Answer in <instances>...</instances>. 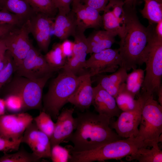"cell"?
I'll return each mask as SVG.
<instances>
[{"mask_svg": "<svg viewBox=\"0 0 162 162\" xmlns=\"http://www.w3.org/2000/svg\"><path fill=\"white\" fill-rule=\"evenodd\" d=\"M155 25L147 27L148 39L142 56V62L146 64V74L141 88L143 93L149 94L157 92L161 85L162 39L155 32Z\"/></svg>", "mask_w": 162, "mask_h": 162, "instance_id": "obj_3", "label": "cell"}, {"mask_svg": "<svg viewBox=\"0 0 162 162\" xmlns=\"http://www.w3.org/2000/svg\"><path fill=\"white\" fill-rule=\"evenodd\" d=\"M122 65L118 49L110 48L92 53L86 60L84 69H88L91 77L106 73H113Z\"/></svg>", "mask_w": 162, "mask_h": 162, "instance_id": "obj_11", "label": "cell"}, {"mask_svg": "<svg viewBox=\"0 0 162 162\" xmlns=\"http://www.w3.org/2000/svg\"><path fill=\"white\" fill-rule=\"evenodd\" d=\"M144 77V71L141 69H133L132 72L128 74L125 83L126 89L134 97L140 93Z\"/></svg>", "mask_w": 162, "mask_h": 162, "instance_id": "obj_26", "label": "cell"}, {"mask_svg": "<svg viewBox=\"0 0 162 162\" xmlns=\"http://www.w3.org/2000/svg\"><path fill=\"white\" fill-rule=\"evenodd\" d=\"M41 159L22 148L12 154L4 153L0 157V162H37Z\"/></svg>", "mask_w": 162, "mask_h": 162, "instance_id": "obj_28", "label": "cell"}, {"mask_svg": "<svg viewBox=\"0 0 162 162\" xmlns=\"http://www.w3.org/2000/svg\"><path fill=\"white\" fill-rule=\"evenodd\" d=\"M1 10L15 15L25 22L35 12L28 0H0Z\"/></svg>", "mask_w": 162, "mask_h": 162, "instance_id": "obj_23", "label": "cell"}, {"mask_svg": "<svg viewBox=\"0 0 162 162\" xmlns=\"http://www.w3.org/2000/svg\"><path fill=\"white\" fill-rule=\"evenodd\" d=\"M33 121L38 128L50 139L54 129L55 123L51 116L41 110L38 115L33 118Z\"/></svg>", "mask_w": 162, "mask_h": 162, "instance_id": "obj_32", "label": "cell"}, {"mask_svg": "<svg viewBox=\"0 0 162 162\" xmlns=\"http://www.w3.org/2000/svg\"><path fill=\"white\" fill-rule=\"evenodd\" d=\"M48 63L51 66L62 69L67 58L64 56L61 47V44L54 45L51 50L44 56Z\"/></svg>", "mask_w": 162, "mask_h": 162, "instance_id": "obj_30", "label": "cell"}, {"mask_svg": "<svg viewBox=\"0 0 162 162\" xmlns=\"http://www.w3.org/2000/svg\"><path fill=\"white\" fill-rule=\"evenodd\" d=\"M55 18L42 13L35 12L26 22L30 32L40 50L46 53L50 42L51 35Z\"/></svg>", "mask_w": 162, "mask_h": 162, "instance_id": "obj_13", "label": "cell"}, {"mask_svg": "<svg viewBox=\"0 0 162 162\" xmlns=\"http://www.w3.org/2000/svg\"><path fill=\"white\" fill-rule=\"evenodd\" d=\"M76 15L71 9L67 14L58 12L53 23V34L61 40H64L73 36L76 30Z\"/></svg>", "mask_w": 162, "mask_h": 162, "instance_id": "obj_20", "label": "cell"}, {"mask_svg": "<svg viewBox=\"0 0 162 162\" xmlns=\"http://www.w3.org/2000/svg\"><path fill=\"white\" fill-rule=\"evenodd\" d=\"M124 4L130 6L135 7L137 0H124Z\"/></svg>", "mask_w": 162, "mask_h": 162, "instance_id": "obj_46", "label": "cell"}, {"mask_svg": "<svg viewBox=\"0 0 162 162\" xmlns=\"http://www.w3.org/2000/svg\"><path fill=\"white\" fill-rule=\"evenodd\" d=\"M74 110L73 108H65L59 113L50 139L51 147L65 142L75 129L76 120L73 116Z\"/></svg>", "mask_w": 162, "mask_h": 162, "instance_id": "obj_16", "label": "cell"}, {"mask_svg": "<svg viewBox=\"0 0 162 162\" xmlns=\"http://www.w3.org/2000/svg\"><path fill=\"white\" fill-rule=\"evenodd\" d=\"M145 94L137 136L151 147L153 144L162 142V106L154 99L153 94Z\"/></svg>", "mask_w": 162, "mask_h": 162, "instance_id": "obj_6", "label": "cell"}, {"mask_svg": "<svg viewBox=\"0 0 162 162\" xmlns=\"http://www.w3.org/2000/svg\"><path fill=\"white\" fill-rule=\"evenodd\" d=\"M0 10H1L0 5Z\"/></svg>", "mask_w": 162, "mask_h": 162, "instance_id": "obj_51", "label": "cell"}, {"mask_svg": "<svg viewBox=\"0 0 162 162\" xmlns=\"http://www.w3.org/2000/svg\"><path fill=\"white\" fill-rule=\"evenodd\" d=\"M74 132L65 142L70 141L73 151L94 149L121 139L110 127V119L105 116L86 111L77 112Z\"/></svg>", "mask_w": 162, "mask_h": 162, "instance_id": "obj_1", "label": "cell"}, {"mask_svg": "<svg viewBox=\"0 0 162 162\" xmlns=\"http://www.w3.org/2000/svg\"><path fill=\"white\" fill-rule=\"evenodd\" d=\"M71 10L76 15L77 30L84 32L103 26L102 15L96 9L80 3Z\"/></svg>", "mask_w": 162, "mask_h": 162, "instance_id": "obj_19", "label": "cell"}, {"mask_svg": "<svg viewBox=\"0 0 162 162\" xmlns=\"http://www.w3.org/2000/svg\"><path fill=\"white\" fill-rule=\"evenodd\" d=\"M116 34L105 30L96 31L86 38L88 46L87 53L99 52L110 48L115 42Z\"/></svg>", "mask_w": 162, "mask_h": 162, "instance_id": "obj_21", "label": "cell"}, {"mask_svg": "<svg viewBox=\"0 0 162 162\" xmlns=\"http://www.w3.org/2000/svg\"><path fill=\"white\" fill-rule=\"evenodd\" d=\"M80 76L64 70L60 73L51 82L47 93L42 98V111L56 120L60 110L68 103V100L80 82Z\"/></svg>", "mask_w": 162, "mask_h": 162, "instance_id": "obj_5", "label": "cell"}, {"mask_svg": "<svg viewBox=\"0 0 162 162\" xmlns=\"http://www.w3.org/2000/svg\"><path fill=\"white\" fill-rule=\"evenodd\" d=\"M4 99L6 110L11 113L25 112L23 100L19 95L13 93H8Z\"/></svg>", "mask_w": 162, "mask_h": 162, "instance_id": "obj_34", "label": "cell"}, {"mask_svg": "<svg viewBox=\"0 0 162 162\" xmlns=\"http://www.w3.org/2000/svg\"><path fill=\"white\" fill-rule=\"evenodd\" d=\"M148 146L137 136L119 140L91 150L76 152L69 149V162L104 161L120 159L134 153L139 148Z\"/></svg>", "mask_w": 162, "mask_h": 162, "instance_id": "obj_4", "label": "cell"}, {"mask_svg": "<svg viewBox=\"0 0 162 162\" xmlns=\"http://www.w3.org/2000/svg\"><path fill=\"white\" fill-rule=\"evenodd\" d=\"M127 70L120 67L110 75H98V84L114 98L118 93L120 86L125 82L128 75Z\"/></svg>", "mask_w": 162, "mask_h": 162, "instance_id": "obj_22", "label": "cell"}, {"mask_svg": "<svg viewBox=\"0 0 162 162\" xmlns=\"http://www.w3.org/2000/svg\"><path fill=\"white\" fill-rule=\"evenodd\" d=\"M27 22L16 26L0 38L10 53L16 68L22 63L33 46L29 37Z\"/></svg>", "mask_w": 162, "mask_h": 162, "instance_id": "obj_8", "label": "cell"}, {"mask_svg": "<svg viewBox=\"0 0 162 162\" xmlns=\"http://www.w3.org/2000/svg\"><path fill=\"white\" fill-rule=\"evenodd\" d=\"M74 46V42L66 39L61 44V47L64 56L67 58L72 55Z\"/></svg>", "mask_w": 162, "mask_h": 162, "instance_id": "obj_41", "label": "cell"}, {"mask_svg": "<svg viewBox=\"0 0 162 162\" xmlns=\"http://www.w3.org/2000/svg\"><path fill=\"white\" fill-rule=\"evenodd\" d=\"M22 137L16 140H12L0 136V151L7 153L12 151H17L22 143Z\"/></svg>", "mask_w": 162, "mask_h": 162, "instance_id": "obj_37", "label": "cell"}, {"mask_svg": "<svg viewBox=\"0 0 162 162\" xmlns=\"http://www.w3.org/2000/svg\"><path fill=\"white\" fill-rule=\"evenodd\" d=\"M5 52H6L4 53L0 54V62L2 61L4 58Z\"/></svg>", "mask_w": 162, "mask_h": 162, "instance_id": "obj_49", "label": "cell"}, {"mask_svg": "<svg viewBox=\"0 0 162 162\" xmlns=\"http://www.w3.org/2000/svg\"><path fill=\"white\" fill-rule=\"evenodd\" d=\"M74 46L72 56L67 59L63 70L77 74L83 70L88 46L84 32L76 30L73 36Z\"/></svg>", "mask_w": 162, "mask_h": 162, "instance_id": "obj_15", "label": "cell"}, {"mask_svg": "<svg viewBox=\"0 0 162 162\" xmlns=\"http://www.w3.org/2000/svg\"><path fill=\"white\" fill-rule=\"evenodd\" d=\"M81 0H73V2L72 3V8H74L78 4L80 3Z\"/></svg>", "mask_w": 162, "mask_h": 162, "instance_id": "obj_48", "label": "cell"}, {"mask_svg": "<svg viewBox=\"0 0 162 162\" xmlns=\"http://www.w3.org/2000/svg\"><path fill=\"white\" fill-rule=\"evenodd\" d=\"M94 97L92 105L98 114L110 118L118 117L122 111L119 109L115 98L99 84L93 87Z\"/></svg>", "mask_w": 162, "mask_h": 162, "instance_id": "obj_17", "label": "cell"}, {"mask_svg": "<svg viewBox=\"0 0 162 162\" xmlns=\"http://www.w3.org/2000/svg\"><path fill=\"white\" fill-rule=\"evenodd\" d=\"M146 97L144 93L139 95L137 103L133 110L122 112L117 120L111 124L112 128L120 137L127 138L137 136L140 122L142 108Z\"/></svg>", "mask_w": 162, "mask_h": 162, "instance_id": "obj_10", "label": "cell"}, {"mask_svg": "<svg viewBox=\"0 0 162 162\" xmlns=\"http://www.w3.org/2000/svg\"><path fill=\"white\" fill-rule=\"evenodd\" d=\"M24 22L15 15L6 11L0 10V24H9L21 26Z\"/></svg>", "mask_w": 162, "mask_h": 162, "instance_id": "obj_38", "label": "cell"}, {"mask_svg": "<svg viewBox=\"0 0 162 162\" xmlns=\"http://www.w3.org/2000/svg\"><path fill=\"white\" fill-rule=\"evenodd\" d=\"M125 26L118 49L122 65L127 71L143 64V51L148 41V30L140 22L135 7L124 5Z\"/></svg>", "mask_w": 162, "mask_h": 162, "instance_id": "obj_2", "label": "cell"}, {"mask_svg": "<svg viewBox=\"0 0 162 162\" xmlns=\"http://www.w3.org/2000/svg\"><path fill=\"white\" fill-rule=\"evenodd\" d=\"M124 3V0H109L105 7L112 12L124 31L125 26V16L123 8Z\"/></svg>", "mask_w": 162, "mask_h": 162, "instance_id": "obj_33", "label": "cell"}, {"mask_svg": "<svg viewBox=\"0 0 162 162\" xmlns=\"http://www.w3.org/2000/svg\"><path fill=\"white\" fill-rule=\"evenodd\" d=\"M151 149L142 147L132 154L126 157L127 161L136 160L140 162H162V151L158 143L153 144Z\"/></svg>", "mask_w": 162, "mask_h": 162, "instance_id": "obj_24", "label": "cell"}, {"mask_svg": "<svg viewBox=\"0 0 162 162\" xmlns=\"http://www.w3.org/2000/svg\"><path fill=\"white\" fill-rule=\"evenodd\" d=\"M158 2L162 4V0H155Z\"/></svg>", "mask_w": 162, "mask_h": 162, "instance_id": "obj_50", "label": "cell"}, {"mask_svg": "<svg viewBox=\"0 0 162 162\" xmlns=\"http://www.w3.org/2000/svg\"><path fill=\"white\" fill-rule=\"evenodd\" d=\"M158 96V102L162 106V86L161 85L157 92Z\"/></svg>", "mask_w": 162, "mask_h": 162, "instance_id": "obj_45", "label": "cell"}, {"mask_svg": "<svg viewBox=\"0 0 162 162\" xmlns=\"http://www.w3.org/2000/svg\"><path fill=\"white\" fill-rule=\"evenodd\" d=\"M143 0L144 7L140 12L142 17L148 20L149 24H156L162 20V4L155 0Z\"/></svg>", "mask_w": 162, "mask_h": 162, "instance_id": "obj_25", "label": "cell"}, {"mask_svg": "<svg viewBox=\"0 0 162 162\" xmlns=\"http://www.w3.org/2000/svg\"><path fill=\"white\" fill-rule=\"evenodd\" d=\"M135 98L127 91L124 82L120 86L115 98L119 109L122 112H127L131 111L135 108L137 99H135Z\"/></svg>", "mask_w": 162, "mask_h": 162, "instance_id": "obj_27", "label": "cell"}, {"mask_svg": "<svg viewBox=\"0 0 162 162\" xmlns=\"http://www.w3.org/2000/svg\"><path fill=\"white\" fill-rule=\"evenodd\" d=\"M91 76L88 72L82 74L79 84L68 100L81 112L88 109L92 105L94 97Z\"/></svg>", "mask_w": 162, "mask_h": 162, "instance_id": "obj_18", "label": "cell"}, {"mask_svg": "<svg viewBox=\"0 0 162 162\" xmlns=\"http://www.w3.org/2000/svg\"><path fill=\"white\" fill-rule=\"evenodd\" d=\"M33 120L32 116L25 112L0 116V136L16 140L21 138L29 124Z\"/></svg>", "mask_w": 162, "mask_h": 162, "instance_id": "obj_12", "label": "cell"}, {"mask_svg": "<svg viewBox=\"0 0 162 162\" xmlns=\"http://www.w3.org/2000/svg\"><path fill=\"white\" fill-rule=\"evenodd\" d=\"M51 76H48L38 80H34L16 75L7 86V94H15L21 97L25 111L32 110L41 111L43 89Z\"/></svg>", "mask_w": 162, "mask_h": 162, "instance_id": "obj_7", "label": "cell"}, {"mask_svg": "<svg viewBox=\"0 0 162 162\" xmlns=\"http://www.w3.org/2000/svg\"><path fill=\"white\" fill-rule=\"evenodd\" d=\"M71 157L69 149L66 146L63 147L59 144L51 147V158L53 162H68Z\"/></svg>", "mask_w": 162, "mask_h": 162, "instance_id": "obj_35", "label": "cell"}, {"mask_svg": "<svg viewBox=\"0 0 162 162\" xmlns=\"http://www.w3.org/2000/svg\"><path fill=\"white\" fill-rule=\"evenodd\" d=\"M109 0H81L80 3L98 10L104 11Z\"/></svg>", "mask_w": 162, "mask_h": 162, "instance_id": "obj_39", "label": "cell"}, {"mask_svg": "<svg viewBox=\"0 0 162 162\" xmlns=\"http://www.w3.org/2000/svg\"><path fill=\"white\" fill-rule=\"evenodd\" d=\"M21 142L27 144L32 153L40 159L50 158V139L38 128L33 120L26 129Z\"/></svg>", "mask_w": 162, "mask_h": 162, "instance_id": "obj_14", "label": "cell"}, {"mask_svg": "<svg viewBox=\"0 0 162 162\" xmlns=\"http://www.w3.org/2000/svg\"><path fill=\"white\" fill-rule=\"evenodd\" d=\"M16 26H17L9 24H0V38Z\"/></svg>", "mask_w": 162, "mask_h": 162, "instance_id": "obj_42", "label": "cell"}, {"mask_svg": "<svg viewBox=\"0 0 162 162\" xmlns=\"http://www.w3.org/2000/svg\"><path fill=\"white\" fill-rule=\"evenodd\" d=\"M55 3L59 13L67 14L69 13L71 9L70 5L73 0H54Z\"/></svg>", "mask_w": 162, "mask_h": 162, "instance_id": "obj_40", "label": "cell"}, {"mask_svg": "<svg viewBox=\"0 0 162 162\" xmlns=\"http://www.w3.org/2000/svg\"><path fill=\"white\" fill-rule=\"evenodd\" d=\"M36 12L42 13L49 16L55 18L58 10L54 0H28Z\"/></svg>", "mask_w": 162, "mask_h": 162, "instance_id": "obj_31", "label": "cell"}, {"mask_svg": "<svg viewBox=\"0 0 162 162\" xmlns=\"http://www.w3.org/2000/svg\"><path fill=\"white\" fill-rule=\"evenodd\" d=\"M15 70L14 62L11 55L7 64L0 71V90L11 78Z\"/></svg>", "mask_w": 162, "mask_h": 162, "instance_id": "obj_36", "label": "cell"}, {"mask_svg": "<svg viewBox=\"0 0 162 162\" xmlns=\"http://www.w3.org/2000/svg\"><path fill=\"white\" fill-rule=\"evenodd\" d=\"M155 32L158 37L162 39V20L156 24L155 27Z\"/></svg>", "mask_w": 162, "mask_h": 162, "instance_id": "obj_43", "label": "cell"}, {"mask_svg": "<svg viewBox=\"0 0 162 162\" xmlns=\"http://www.w3.org/2000/svg\"><path fill=\"white\" fill-rule=\"evenodd\" d=\"M7 51V49L4 43L0 40V54L5 53Z\"/></svg>", "mask_w": 162, "mask_h": 162, "instance_id": "obj_47", "label": "cell"}, {"mask_svg": "<svg viewBox=\"0 0 162 162\" xmlns=\"http://www.w3.org/2000/svg\"><path fill=\"white\" fill-rule=\"evenodd\" d=\"M102 15L103 26L105 30L115 33L121 38L124 31L112 12L105 8Z\"/></svg>", "mask_w": 162, "mask_h": 162, "instance_id": "obj_29", "label": "cell"}, {"mask_svg": "<svg viewBox=\"0 0 162 162\" xmlns=\"http://www.w3.org/2000/svg\"><path fill=\"white\" fill-rule=\"evenodd\" d=\"M6 110L4 100V98H0V116L5 114Z\"/></svg>", "mask_w": 162, "mask_h": 162, "instance_id": "obj_44", "label": "cell"}, {"mask_svg": "<svg viewBox=\"0 0 162 162\" xmlns=\"http://www.w3.org/2000/svg\"><path fill=\"white\" fill-rule=\"evenodd\" d=\"M60 69L53 67L46 61L44 56L33 46L22 63L16 68V75L34 80H38Z\"/></svg>", "mask_w": 162, "mask_h": 162, "instance_id": "obj_9", "label": "cell"}]
</instances>
